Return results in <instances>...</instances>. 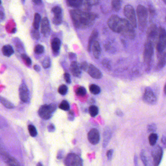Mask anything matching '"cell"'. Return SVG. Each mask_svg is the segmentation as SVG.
<instances>
[{
    "instance_id": "40",
    "label": "cell",
    "mask_w": 166,
    "mask_h": 166,
    "mask_svg": "<svg viewBox=\"0 0 166 166\" xmlns=\"http://www.w3.org/2000/svg\"><path fill=\"white\" fill-rule=\"evenodd\" d=\"M62 22V17L61 14L55 15L53 19V23L56 24H60Z\"/></svg>"
},
{
    "instance_id": "23",
    "label": "cell",
    "mask_w": 166,
    "mask_h": 166,
    "mask_svg": "<svg viewBox=\"0 0 166 166\" xmlns=\"http://www.w3.org/2000/svg\"><path fill=\"white\" fill-rule=\"evenodd\" d=\"M111 132L109 129H107V130H105L104 133V147H106V146L108 145L110 138H111Z\"/></svg>"
},
{
    "instance_id": "38",
    "label": "cell",
    "mask_w": 166,
    "mask_h": 166,
    "mask_svg": "<svg viewBox=\"0 0 166 166\" xmlns=\"http://www.w3.org/2000/svg\"><path fill=\"white\" fill-rule=\"evenodd\" d=\"M21 57L23 60L25 62L26 65H28V66H30V65H31V60L30 57H29L26 54H21Z\"/></svg>"
},
{
    "instance_id": "43",
    "label": "cell",
    "mask_w": 166,
    "mask_h": 166,
    "mask_svg": "<svg viewBox=\"0 0 166 166\" xmlns=\"http://www.w3.org/2000/svg\"><path fill=\"white\" fill-rule=\"evenodd\" d=\"M32 36L34 37V39H38L40 38V34L37 29H33L31 32Z\"/></svg>"
},
{
    "instance_id": "11",
    "label": "cell",
    "mask_w": 166,
    "mask_h": 166,
    "mask_svg": "<svg viewBox=\"0 0 166 166\" xmlns=\"http://www.w3.org/2000/svg\"><path fill=\"white\" fill-rule=\"evenodd\" d=\"M64 163L66 166H82L83 162L77 155L74 154H69L67 155Z\"/></svg>"
},
{
    "instance_id": "22",
    "label": "cell",
    "mask_w": 166,
    "mask_h": 166,
    "mask_svg": "<svg viewBox=\"0 0 166 166\" xmlns=\"http://www.w3.org/2000/svg\"><path fill=\"white\" fill-rule=\"evenodd\" d=\"M97 36H98V32L96 31H93L89 39V44L88 46V49L89 52L91 51L93 44L96 41Z\"/></svg>"
},
{
    "instance_id": "25",
    "label": "cell",
    "mask_w": 166,
    "mask_h": 166,
    "mask_svg": "<svg viewBox=\"0 0 166 166\" xmlns=\"http://www.w3.org/2000/svg\"><path fill=\"white\" fill-rule=\"evenodd\" d=\"M158 134L155 132H152L149 136V141L150 145L151 146H154L156 144L158 140Z\"/></svg>"
},
{
    "instance_id": "12",
    "label": "cell",
    "mask_w": 166,
    "mask_h": 166,
    "mask_svg": "<svg viewBox=\"0 0 166 166\" xmlns=\"http://www.w3.org/2000/svg\"><path fill=\"white\" fill-rule=\"evenodd\" d=\"M88 139L93 145H96L100 141V134L96 129L90 130L88 134Z\"/></svg>"
},
{
    "instance_id": "35",
    "label": "cell",
    "mask_w": 166,
    "mask_h": 166,
    "mask_svg": "<svg viewBox=\"0 0 166 166\" xmlns=\"http://www.w3.org/2000/svg\"><path fill=\"white\" fill-rule=\"evenodd\" d=\"M58 92L60 94L64 96L67 94L68 92V87L65 85H61L59 87Z\"/></svg>"
},
{
    "instance_id": "53",
    "label": "cell",
    "mask_w": 166,
    "mask_h": 166,
    "mask_svg": "<svg viewBox=\"0 0 166 166\" xmlns=\"http://www.w3.org/2000/svg\"><path fill=\"white\" fill-rule=\"evenodd\" d=\"M34 69L35 71H36L37 72H39L41 71L40 66L37 65H35L34 66Z\"/></svg>"
},
{
    "instance_id": "19",
    "label": "cell",
    "mask_w": 166,
    "mask_h": 166,
    "mask_svg": "<svg viewBox=\"0 0 166 166\" xmlns=\"http://www.w3.org/2000/svg\"><path fill=\"white\" fill-rule=\"evenodd\" d=\"M92 49L93 55H94L95 58L96 59H99L100 57V55H101V49L100 44L98 41H96L93 43Z\"/></svg>"
},
{
    "instance_id": "8",
    "label": "cell",
    "mask_w": 166,
    "mask_h": 166,
    "mask_svg": "<svg viewBox=\"0 0 166 166\" xmlns=\"http://www.w3.org/2000/svg\"><path fill=\"white\" fill-rule=\"evenodd\" d=\"M151 155L155 166L160 165L163 155V151L162 147L158 145L155 146L151 151Z\"/></svg>"
},
{
    "instance_id": "34",
    "label": "cell",
    "mask_w": 166,
    "mask_h": 166,
    "mask_svg": "<svg viewBox=\"0 0 166 166\" xmlns=\"http://www.w3.org/2000/svg\"><path fill=\"white\" fill-rule=\"evenodd\" d=\"M51 64V61L50 57H46L43 60L42 65L44 68H48L50 67Z\"/></svg>"
},
{
    "instance_id": "13",
    "label": "cell",
    "mask_w": 166,
    "mask_h": 166,
    "mask_svg": "<svg viewBox=\"0 0 166 166\" xmlns=\"http://www.w3.org/2000/svg\"><path fill=\"white\" fill-rule=\"evenodd\" d=\"M19 94L21 101L28 103L29 100V91L28 87L24 83H22L19 88Z\"/></svg>"
},
{
    "instance_id": "32",
    "label": "cell",
    "mask_w": 166,
    "mask_h": 166,
    "mask_svg": "<svg viewBox=\"0 0 166 166\" xmlns=\"http://www.w3.org/2000/svg\"><path fill=\"white\" fill-rule=\"evenodd\" d=\"M29 133L32 137H36L37 135V132L36 128L35 126L32 125H29L28 127Z\"/></svg>"
},
{
    "instance_id": "21",
    "label": "cell",
    "mask_w": 166,
    "mask_h": 166,
    "mask_svg": "<svg viewBox=\"0 0 166 166\" xmlns=\"http://www.w3.org/2000/svg\"><path fill=\"white\" fill-rule=\"evenodd\" d=\"M2 52L3 54L5 56L10 57L14 53V50L13 49L12 47L10 45H5L3 46L2 48Z\"/></svg>"
},
{
    "instance_id": "59",
    "label": "cell",
    "mask_w": 166,
    "mask_h": 166,
    "mask_svg": "<svg viewBox=\"0 0 166 166\" xmlns=\"http://www.w3.org/2000/svg\"><path fill=\"white\" fill-rule=\"evenodd\" d=\"M163 1L164 2V3L166 4V0H163Z\"/></svg>"
},
{
    "instance_id": "7",
    "label": "cell",
    "mask_w": 166,
    "mask_h": 166,
    "mask_svg": "<svg viewBox=\"0 0 166 166\" xmlns=\"http://www.w3.org/2000/svg\"><path fill=\"white\" fill-rule=\"evenodd\" d=\"M124 14L131 25L135 28L137 26V21L134 8L130 5H125L124 8Z\"/></svg>"
},
{
    "instance_id": "58",
    "label": "cell",
    "mask_w": 166,
    "mask_h": 166,
    "mask_svg": "<svg viewBox=\"0 0 166 166\" xmlns=\"http://www.w3.org/2000/svg\"><path fill=\"white\" fill-rule=\"evenodd\" d=\"M37 166H38V165H41V166H42V164H41L40 163L37 164Z\"/></svg>"
},
{
    "instance_id": "3",
    "label": "cell",
    "mask_w": 166,
    "mask_h": 166,
    "mask_svg": "<svg viewBox=\"0 0 166 166\" xmlns=\"http://www.w3.org/2000/svg\"><path fill=\"white\" fill-rule=\"evenodd\" d=\"M154 44L147 41L144 48V61L147 71H150L152 67V60L154 55Z\"/></svg>"
},
{
    "instance_id": "14",
    "label": "cell",
    "mask_w": 166,
    "mask_h": 166,
    "mask_svg": "<svg viewBox=\"0 0 166 166\" xmlns=\"http://www.w3.org/2000/svg\"><path fill=\"white\" fill-rule=\"evenodd\" d=\"M88 73L93 78L100 79L103 77V74L98 68L93 64H90L88 69Z\"/></svg>"
},
{
    "instance_id": "10",
    "label": "cell",
    "mask_w": 166,
    "mask_h": 166,
    "mask_svg": "<svg viewBox=\"0 0 166 166\" xmlns=\"http://www.w3.org/2000/svg\"><path fill=\"white\" fill-rule=\"evenodd\" d=\"M143 99L146 103L150 105H155L157 103V97L155 93L150 87L146 88Z\"/></svg>"
},
{
    "instance_id": "26",
    "label": "cell",
    "mask_w": 166,
    "mask_h": 166,
    "mask_svg": "<svg viewBox=\"0 0 166 166\" xmlns=\"http://www.w3.org/2000/svg\"><path fill=\"white\" fill-rule=\"evenodd\" d=\"M1 103L5 107L8 109H13L14 108V105L10 101L2 96L1 97Z\"/></svg>"
},
{
    "instance_id": "18",
    "label": "cell",
    "mask_w": 166,
    "mask_h": 166,
    "mask_svg": "<svg viewBox=\"0 0 166 166\" xmlns=\"http://www.w3.org/2000/svg\"><path fill=\"white\" fill-rule=\"evenodd\" d=\"M70 69L71 71L72 74L74 76L76 77H80L81 75V70H80V66H79V64L76 61H73L72 62L70 66Z\"/></svg>"
},
{
    "instance_id": "60",
    "label": "cell",
    "mask_w": 166,
    "mask_h": 166,
    "mask_svg": "<svg viewBox=\"0 0 166 166\" xmlns=\"http://www.w3.org/2000/svg\"><path fill=\"white\" fill-rule=\"evenodd\" d=\"M21 1L23 2V3H24V2H25V0H21Z\"/></svg>"
},
{
    "instance_id": "5",
    "label": "cell",
    "mask_w": 166,
    "mask_h": 166,
    "mask_svg": "<svg viewBox=\"0 0 166 166\" xmlns=\"http://www.w3.org/2000/svg\"><path fill=\"white\" fill-rule=\"evenodd\" d=\"M56 109L57 106L55 104L43 105L39 109V116L43 119L48 120L51 118Z\"/></svg>"
},
{
    "instance_id": "47",
    "label": "cell",
    "mask_w": 166,
    "mask_h": 166,
    "mask_svg": "<svg viewBox=\"0 0 166 166\" xmlns=\"http://www.w3.org/2000/svg\"><path fill=\"white\" fill-rule=\"evenodd\" d=\"M114 154V150H109L107 152V157L108 159L109 160H111L112 158V155Z\"/></svg>"
},
{
    "instance_id": "56",
    "label": "cell",
    "mask_w": 166,
    "mask_h": 166,
    "mask_svg": "<svg viewBox=\"0 0 166 166\" xmlns=\"http://www.w3.org/2000/svg\"><path fill=\"white\" fill-rule=\"evenodd\" d=\"M164 92L165 93V95H166V84H165V87H164Z\"/></svg>"
},
{
    "instance_id": "51",
    "label": "cell",
    "mask_w": 166,
    "mask_h": 166,
    "mask_svg": "<svg viewBox=\"0 0 166 166\" xmlns=\"http://www.w3.org/2000/svg\"><path fill=\"white\" fill-rule=\"evenodd\" d=\"M69 57L70 59L74 61L75 59H76V55L73 53H69Z\"/></svg>"
},
{
    "instance_id": "61",
    "label": "cell",
    "mask_w": 166,
    "mask_h": 166,
    "mask_svg": "<svg viewBox=\"0 0 166 166\" xmlns=\"http://www.w3.org/2000/svg\"></svg>"
},
{
    "instance_id": "55",
    "label": "cell",
    "mask_w": 166,
    "mask_h": 166,
    "mask_svg": "<svg viewBox=\"0 0 166 166\" xmlns=\"http://www.w3.org/2000/svg\"><path fill=\"white\" fill-rule=\"evenodd\" d=\"M134 162H135V165H138V157L136 155H135L134 157Z\"/></svg>"
},
{
    "instance_id": "24",
    "label": "cell",
    "mask_w": 166,
    "mask_h": 166,
    "mask_svg": "<svg viewBox=\"0 0 166 166\" xmlns=\"http://www.w3.org/2000/svg\"><path fill=\"white\" fill-rule=\"evenodd\" d=\"M41 17L39 13H36L34 16V21L33 23V26L34 29L38 30L39 26H40V24L41 23Z\"/></svg>"
},
{
    "instance_id": "39",
    "label": "cell",
    "mask_w": 166,
    "mask_h": 166,
    "mask_svg": "<svg viewBox=\"0 0 166 166\" xmlns=\"http://www.w3.org/2000/svg\"><path fill=\"white\" fill-rule=\"evenodd\" d=\"M156 129H157V126L155 123L150 124L147 127L148 131L151 133L155 132Z\"/></svg>"
},
{
    "instance_id": "28",
    "label": "cell",
    "mask_w": 166,
    "mask_h": 166,
    "mask_svg": "<svg viewBox=\"0 0 166 166\" xmlns=\"http://www.w3.org/2000/svg\"><path fill=\"white\" fill-rule=\"evenodd\" d=\"M99 108L95 105H91L89 108V114L92 117H95L99 114Z\"/></svg>"
},
{
    "instance_id": "6",
    "label": "cell",
    "mask_w": 166,
    "mask_h": 166,
    "mask_svg": "<svg viewBox=\"0 0 166 166\" xmlns=\"http://www.w3.org/2000/svg\"><path fill=\"white\" fill-rule=\"evenodd\" d=\"M156 50L159 54L165 51L166 49V30L164 28H159L158 36L156 41Z\"/></svg>"
},
{
    "instance_id": "50",
    "label": "cell",
    "mask_w": 166,
    "mask_h": 166,
    "mask_svg": "<svg viewBox=\"0 0 166 166\" xmlns=\"http://www.w3.org/2000/svg\"><path fill=\"white\" fill-rule=\"evenodd\" d=\"M116 114L118 116H123V112L119 109H116Z\"/></svg>"
},
{
    "instance_id": "54",
    "label": "cell",
    "mask_w": 166,
    "mask_h": 166,
    "mask_svg": "<svg viewBox=\"0 0 166 166\" xmlns=\"http://www.w3.org/2000/svg\"><path fill=\"white\" fill-rule=\"evenodd\" d=\"M32 1L36 5H39L41 3V0H32Z\"/></svg>"
},
{
    "instance_id": "52",
    "label": "cell",
    "mask_w": 166,
    "mask_h": 166,
    "mask_svg": "<svg viewBox=\"0 0 166 166\" xmlns=\"http://www.w3.org/2000/svg\"><path fill=\"white\" fill-rule=\"evenodd\" d=\"M161 142H162L164 145L166 146V136H162V138H161Z\"/></svg>"
},
{
    "instance_id": "20",
    "label": "cell",
    "mask_w": 166,
    "mask_h": 166,
    "mask_svg": "<svg viewBox=\"0 0 166 166\" xmlns=\"http://www.w3.org/2000/svg\"><path fill=\"white\" fill-rule=\"evenodd\" d=\"M61 42L60 39L58 38H55L51 42V47L55 55H57L59 53V50L60 47Z\"/></svg>"
},
{
    "instance_id": "17",
    "label": "cell",
    "mask_w": 166,
    "mask_h": 166,
    "mask_svg": "<svg viewBox=\"0 0 166 166\" xmlns=\"http://www.w3.org/2000/svg\"><path fill=\"white\" fill-rule=\"evenodd\" d=\"M166 65V52H164L161 54H159L158 61L156 65V71L162 69Z\"/></svg>"
},
{
    "instance_id": "4",
    "label": "cell",
    "mask_w": 166,
    "mask_h": 166,
    "mask_svg": "<svg viewBox=\"0 0 166 166\" xmlns=\"http://www.w3.org/2000/svg\"><path fill=\"white\" fill-rule=\"evenodd\" d=\"M138 18V28L141 31H143L147 24L148 11L145 6L142 5H138L136 9Z\"/></svg>"
},
{
    "instance_id": "44",
    "label": "cell",
    "mask_w": 166,
    "mask_h": 166,
    "mask_svg": "<svg viewBox=\"0 0 166 166\" xmlns=\"http://www.w3.org/2000/svg\"><path fill=\"white\" fill-rule=\"evenodd\" d=\"M64 78L65 81L68 84L71 83V76H70V74L69 73H65V74H64Z\"/></svg>"
},
{
    "instance_id": "57",
    "label": "cell",
    "mask_w": 166,
    "mask_h": 166,
    "mask_svg": "<svg viewBox=\"0 0 166 166\" xmlns=\"http://www.w3.org/2000/svg\"><path fill=\"white\" fill-rule=\"evenodd\" d=\"M15 30H16V29L15 28L13 29V31H12V33H15Z\"/></svg>"
},
{
    "instance_id": "41",
    "label": "cell",
    "mask_w": 166,
    "mask_h": 166,
    "mask_svg": "<svg viewBox=\"0 0 166 166\" xmlns=\"http://www.w3.org/2000/svg\"><path fill=\"white\" fill-rule=\"evenodd\" d=\"M103 66L104 67L106 68V69H108V70H110L111 69V63H110V61L108 59H104L103 61Z\"/></svg>"
},
{
    "instance_id": "2",
    "label": "cell",
    "mask_w": 166,
    "mask_h": 166,
    "mask_svg": "<svg viewBox=\"0 0 166 166\" xmlns=\"http://www.w3.org/2000/svg\"><path fill=\"white\" fill-rule=\"evenodd\" d=\"M75 26L79 28H87L95 20L96 16L93 13L86 12L80 10H72L70 12Z\"/></svg>"
},
{
    "instance_id": "37",
    "label": "cell",
    "mask_w": 166,
    "mask_h": 166,
    "mask_svg": "<svg viewBox=\"0 0 166 166\" xmlns=\"http://www.w3.org/2000/svg\"><path fill=\"white\" fill-rule=\"evenodd\" d=\"M140 158H141V160L142 161L143 163L145 166H148V163L147 159L146 157L145 152L144 150H142L141 152H140Z\"/></svg>"
},
{
    "instance_id": "31",
    "label": "cell",
    "mask_w": 166,
    "mask_h": 166,
    "mask_svg": "<svg viewBox=\"0 0 166 166\" xmlns=\"http://www.w3.org/2000/svg\"><path fill=\"white\" fill-rule=\"evenodd\" d=\"M59 108L64 111H68L70 109V105L66 100H63L59 105Z\"/></svg>"
},
{
    "instance_id": "33",
    "label": "cell",
    "mask_w": 166,
    "mask_h": 166,
    "mask_svg": "<svg viewBox=\"0 0 166 166\" xmlns=\"http://www.w3.org/2000/svg\"><path fill=\"white\" fill-rule=\"evenodd\" d=\"M86 89L85 87H84L83 86H80V87L78 88L76 91V95L79 96H84L86 94Z\"/></svg>"
},
{
    "instance_id": "16",
    "label": "cell",
    "mask_w": 166,
    "mask_h": 166,
    "mask_svg": "<svg viewBox=\"0 0 166 166\" xmlns=\"http://www.w3.org/2000/svg\"><path fill=\"white\" fill-rule=\"evenodd\" d=\"M50 31V26L48 20L47 18H44L41 21V31L42 34L46 36Z\"/></svg>"
},
{
    "instance_id": "29",
    "label": "cell",
    "mask_w": 166,
    "mask_h": 166,
    "mask_svg": "<svg viewBox=\"0 0 166 166\" xmlns=\"http://www.w3.org/2000/svg\"><path fill=\"white\" fill-rule=\"evenodd\" d=\"M67 3L70 6L73 8H77L81 5L83 0H67Z\"/></svg>"
},
{
    "instance_id": "1",
    "label": "cell",
    "mask_w": 166,
    "mask_h": 166,
    "mask_svg": "<svg viewBox=\"0 0 166 166\" xmlns=\"http://www.w3.org/2000/svg\"><path fill=\"white\" fill-rule=\"evenodd\" d=\"M108 25L115 32L120 33L130 39L135 37V28L126 19L120 18L117 15H112L108 21Z\"/></svg>"
},
{
    "instance_id": "42",
    "label": "cell",
    "mask_w": 166,
    "mask_h": 166,
    "mask_svg": "<svg viewBox=\"0 0 166 166\" xmlns=\"http://www.w3.org/2000/svg\"><path fill=\"white\" fill-rule=\"evenodd\" d=\"M53 12L54 13L55 15H60L61 14V9L60 8L59 6H55L53 8L52 10Z\"/></svg>"
},
{
    "instance_id": "30",
    "label": "cell",
    "mask_w": 166,
    "mask_h": 166,
    "mask_svg": "<svg viewBox=\"0 0 166 166\" xmlns=\"http://www.w3.org/2000/svg\"><path fill=\"white\" fill-rule=\"evenodd\" d=\"M112 6L114 10L118 11L121 8V3L120 0H112Z\"/></svg>"
},
{
    "instance_id": "46",
    "label": "cell",
    "mask_w": 166,
    "mask_h": 166,
    "mask_svg": "<svg viewBox=\"0 0 166 166\" xmlns=\"http://www.w3.org/2000/svg\"><path fill=\"white\" fill-rule=\"evenodd\" d=\"M99 2V0H86V3L89 5H97Z\"/></svg>"
},
{
    "instance_id": "45",
    "label": "cell",
    "mask_w": 166,
    "mask_h": 166,
    "mask_svg": "<svg viewBox=\"0 0 166 166\" xmlns=\"http://www.w3.org/2000/svg\"><path fill=\"white\" fill-rule=\"evenodd\" d=\"M80 67L81 70L86 71V70H88V67H89V65L87 63L85 62V61H84L83 63H81L80 65Z\"/></svg>"
},
{
    "instance_id": "27",
    "label": "cell",
    "mask_w": 166,
    "mask_h": 166,
    "mask_svg": "<svg viewBox=\"0 0 166 166\" xmlns=\"http://www.w3.org/2000/svg\"><path fill=\"white\" fill-rule=\"evenodd\" d=\"M89 90L92 94L94 95H98L101 91L100 88L98 85L96 84H92L89 87Z\"/></svg>"
},
{
    "instance_id": "9",
    "label": "cell",
    "mask_w": 166,
    "mask_h": 166,
    "mask_svg": "<svg viewBox=\"0 0 166 166\" xmlns=\"http://www.w3.org/2000/svg\"><path fill=\"white\" fill-rule=\"evenodd\" d=\"M159 29L155 24H152L149 27L148 29L147 35L148 41L151 42L152 44H156L158 36Z\"/></svg>"
},
{
    "instance_id": "48",
    "label": "cell",
    "mask_w": 166,
    "mask_h": 166,
    "mask_svg": "<svg viewBox=\"0 0 166 166\" xmlns=\"http://www.w3.org/2000/svg\"><path fill=\"white\" fill-rule=\"evenodd\" d=\"M75 119V116H74V113L73 111H70L68 112V119L70 121H73Z\"/></svg>"
},
{
    "instance_id": "49",
    "label": "cell",
    "mask_w": 166,
    "mask_h": 166,
    "mask_svg": "<svg viewBox=\"0 0 166 166\" xmlns=\"http://www.w3.org/2000/svg\"><path fill=\"white\" fill-rule=\"evenodd\" d=\"M48 130L49 132H54L55 131V127L53 124H50L48 126Z\"/></svg>"
},
{
    "instance_id": "15",
    "label": "cell",
    "mask_w": 166,
    "mask_h": 166,
    "mask_svg": "<svg viewBox=\"0 0 166 166\" xmlns=\"http://www.w3.org/2000/svg\"><path fill=\"white\" fill-rule=\"evenodd\" d=\"M1 155L5 162L9 166H19V164L18 162L16 159L9 155L5 151H4L3 153L1 151Z\"/></svg>"
},
{
    "instance_id": "36",
    "label": "cell",
    "mask_w": 166,
    "mask_h": 166,
    "mask_svg": "<svg viewBox=\"0 0 166 166\" xmlns=\"http://www.w3.org/2000/svg\"><path fill=\"white\" fill-rule=\"evenodd\" d=\"M44 48L43 45L41 44H37L36 46H35V49H34V51L35 53L36 54H41L44 52Z\"/></svg>"
}]
</instances>
